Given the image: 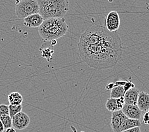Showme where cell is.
<instances>
[{"label":"cell","mask_w":149,"mask_h":132,"mask_svg":"<svg viewBox=\"0 0 149 132\" xmlns=\"http://www.w3.org/2000/svg\"><path fill=\"white\" fill-rule=\"evenodd\" d=\"M5 130V128L3 127V125L2 123L1 122V121H0V132H3Z\"/></svg>","instance_id":"27"},{"label":"cell","mask_w":149,"mask_h":132,"mask_svg":"<svg viewBox=\"0 0 149 132\" xmlns=\"http://www.w3.org/2000/svg\"><path fill=\"white\" fill-rule=\"evenodd\" d=\"M39 5L36 0H22L16 2L15 13L21 19L34 14L39 13Z\"/></svg>","instance_id":"4"},{"label":"cell","mask_w":149,"mask_h":132,"mask_svg":"<svg viewBox=\"0 0 149 132\" xmlns=\"http://www.w3.org/2000/svg\"><path fill=\"white\" fill-rule=\"evenodd\" d=\"M39 13L47 20L62 18L69 11V2L67 0H38Z\"/></svg>","instance_id":"3"},{"label":"cell","mask_w":149,"mask_h":132,"mask_svg":"<svg viewBox=\"0 0 149 132\" xmlns=\"http://www.w3.org/2000/svg\"><path fill=\"white\" fill-rule=\"evenodd\" d=\"M134 87H135V86H134V83H133L132 82H131V78H130V81H126L125 85L123 86L124 90H125V92L127 91V90H129L130 89L132 88H134Z\"/></svg>","instance_id":"21"},{"label":"cell","mask_w":149,"mask_h":132,"mask_svg":"<svg viewBox=\"0 0 149 132\" xmlns=\"http://www.w3.org/2000/svg\"><path fill=\"white\" fill-rule=\"evenodd\" d=\"M8 99L10 105H22L23 102V97L22 95L17 91L10 93L8 96Z\"/></svg>","instance_id":"12"},{"label":"cell","mask_w":149,"mask_h":132,"mask_svg":"<svg viewBox=\"0 0 149 132\" xmlns=\"http://www.w3.org/2000/svg\"><path fill=\"white\" fill-rule=\"evenodd\" d=\"M4 115H9L8 105L6 104L0 105V116Z\"/></svg>","instance_id":"19"},{"label":"cell","mask_w":149,"mask_h":132,"mask_svg":"<svg viewBox=\"0 0 149 132\" xmlns=\"http://www.w3.org/2000/svg\"><path fill=\"white\" fill-rule=\"evenodd\" d=\"M42 57L47 59L48 62L52 59V53H54V49H51L49 47H45L42 48L41 50Z\"/></svg>","instance_id":"18"},{"label":"cell","mask_w":149,"mask_h":132,"mask_svg":"<svg viewBox=\"0 0 149 132\" xmlns=\"http://www.w3.org/2000/svg\"><path fill=\"white\" fill-rule=\"evenodd\" d=\"M125 100H124V97H120L116 99V105L118 110H122L124 105H125Z\"/></svg>","instance_id":"20"},{"label":"cell","mask_w":149,"mask_h":132,"mask_svg":"<svg viewBox=\"0 0 149 132\" xmlns=\"http://www.w3.org/2000/svg\"><path fill=\"white\" fill-rule=\"evenodd\" d=\"M113 87H114V83H111L108 84L107 86L105 87V89L107 90H111Z\"/></svg>","instance_id":"25"},{"label":"cell","mask_w":149,"mask_h":132,"mask_svg":"<svg viewBox=\"0 0 149 132\" xmlns=\"http://www.w3.org/2000/svg\"><path fill=\"white\" fill-rule=\"evenodd\" d=\"M105 108L110 112H115L118 110L116 105V99L109 98L105 103Z\"/></svg>","instance_id":"15"},{"label":"cell","mask_w":149,"mask_h":132,"mask_svg":"<svg viewBox=\"0 0 149 132\" xmlns=\"http://www.w3.org/2000/svg\"><path fill=\"white\" fill-rule=\"evenodd\" d=\"M141 126V123L140 120L136 119H131L127 118L125 123H124L123 127H122V131H125L126 130L131 129V128H133L135 127H140Z\"/></svg>","instance_id":"13"},{"label":"cell","mask_w":149,"mask_h":132,"mask_svg":"<svg viewBox=\"0 0 149 132\" xmlns=\"http://www.w3.org/2000/svg\"><path fill=\"white\" fill-rule=\"evenodd\" d=\"M149 116H148V112H145V113L143 115L142 117V122L145 124H148L149 123Z\"/></svg>","instance_id":"22"},{"label":"cell","mask_w":149,"mask_h":132,"mask_svg":"<svg viewBox=\"0 0 149 132\" xmlns=\"http://www.w3.org/2000/svg\"><path fill=\"white\" fill-rule=\"evenodd\" d=\"M140 91L135 87L130 89L124 95L125 103L127 105H136L137 99Z\"/></svg>","instance_id":"11"},{"label":"cell","mask_w":149,"mask_h":132,"mask_svg":"<svg viewBox=\"0 0 149 132\" xmlns=\"http://www.w3.org/2000/svg\"><path fill=\"white\" fill-rule=\"evenodd\" d=\"M127 117L121 110L112 112L111 125L113 132H122V127Z\"/></svg>","instance_id":"7"},{"label":"cell","mask_w":149,"mask_h":132,"mask_svg":"<svg viewBox=\"0 0 149 132\" xmlns=\"http://www.w3.org/2000/svg\"><path fill=\"white\" fill-rule=\"evenodd\" d=\"M136 105L141 112H148L149 109V95L145 91H140Z\"/></svg>","instance_id":"10"},{"label":"cell","mask_w":149,"mask_h":132,"mask_svg":"<svg viewBox=\"0 0 149 132\" xmlns=\"http://www.w3.org/2000/svg\"><path fill=\"white\" fill-rule=\"evenodd\" d=\"M121 110L127 118L131 119L140 120L142 115V112L136 105L125 104Z\"/></svg>","instance_id":"8"},{"label":"cell","mask_w":149,"mask_h":132,"mask_svg":"<svg viewBox=\"0 0 149 132\" xmlns=\"http://www.w3.org/2000/svg\"><path fill=\"white\" fill-rule=\"evenodd\" d=\"M126 83V81H118L114 83V87H123Z\"/></svg>","instance_id":"24"},{"label":"cell","mask_w":149,"mask_h":132,"mask_svg":"<svg viewBox=\"0 0 149 132\" xmlns=\"http://www.w3.org/2000/svg\"><path fill=\"white\" fill-rule=\"evenodd\" d=\"M122 132H141V130L140 127H135L133 128H131V129L126 130L125 131H123Z\"/></svg>","instance_id":"23"},{"label":"cell","mask_w":149,"mask_h":132,"mask_svg":"<svg viewBox=\"0 0 149 132\" xmlns=\"http://www.w3.org/2000/svg\"><path fill=\"white\" fill-rule=\"evenodd\" d=\"M80 59L95 69L114 67L122 58L123 43L118 32L95 25L81 34L77 44Z\"/></svg>","instance_id":"1"},{"label":"cell","mask_w":149,"mask_h":132,"mask_svg":"<svg viewBox=\"0 0 149 132\" xmlns=\"http://www.w3.org/2000/svg\"><path fill=\"white\" fill-rule=\"evenodd\" d=\"M8 109H9V116H10L11 118H12V117L15 115H16L17 114L19 113L20 112H22V105H9Z\"/></svg>","instance_id":"17"},{"label":"cell","mask_w":149,"mask_h":132,"mask_svg":"<svg viewBox=\"0 0 149 132\" xmlns=\"http://www.w3.org/2000/svg\"><path fill=\"white\" fill-rule=\"evenodd\" d=\"M105 28L109 32H117L120 27V17L116 10L109 12L105 18Z\"/></svg>","instance_id":"5"},{"label":"cell","mask_w":149,"mask_h":132,"mask_svg":"<svg viewBox=\"0 0 149 132\" xmlns=\"http://www.w3.org/2000/svg\"><path fill=\"white\" fill-rule=\"evenodd\" d=\"M69 30V26L64 19L54 18L44 20L43 22L39 27L38 32L40 36L46 41L52 40L65 36Z\"/></svg>","instance_id":"2"},{"label":"cell","mask_w":149,"mask_h":132,"mask_svg":"<svg viewBox=\"0 0 149 132\" xmlns=\"http://www.w3.org/2000/svg\"><path fill=\"white\" fill-rule=\"evenodd\" d=\"M50 43H51V46H54L57 43V42H56V40H52L50 41Z\"/></svg>","instance_id":"28"},{"label":"cell","mask_w":149,"mask_h":132,"mask_svg":"<svg viewBox=\"0 0 149 132\" xmlns=\"http://www.w3.org/2000/svg\"><path fill=\"white\" fill-rule=\"evenodd\" d=\"M44 19L40 13L34 14L30 15L24 19V24L25 26L30 28L39 27L42 23L43 22Z\"/></svg>","instance_id":"9"},{"label":"cell","mask_w":149,"mask_h":132,"mask_svg":"<svg viewBox=\"0 0 149 132\" xmlns=\"http://www.w3.org/2000/svg\"><path fill=\"white\" fill-rule=\"evenodd\" d=\"M111 97L112 98H119L120 97H124L125 91L124 90L123 87H113L111 90Z\"/></svg>","instance_id":"14"},{"label":"cell","mask_w":149,"mask_h":132,"mask_svg":"<svg viewBox=\"0 0 149 132\" xmlns=\"http://www.w3.org/2000/svg\"><path fill=\"white\" fill-rule=\"evenodd\" d=\"M5 132H16V130L14 129L13 127H11V128H7V129H6Z\"/></svg>","instance_id":"26"},{"label":"cell","mask_w":149,"mask_h":132,"mask_svg":"<svg viewBox=\"0 0 149 132\" xmlns=\"http://www.w3.org/2000/svg\"><path fill=\"white\" fill-rule=\"evenodd\" d=\"M0 121L2 123L5 129L12 127V119L9 115H4L0 116Z\"/></svg>","instance_id":"16"},{"label":"cell","mask_w":149,"mask_h":132,"mask_svg":"<svg viewBox=\"0 0 149 132\" xmlns=\"http://www.w3.org/2000/svg\"><path fill=\"white\" fill-rule=\"evenodd\" d=\"M12 126L15 130H22L30 124V117L24 112H20L12 117Z\"/></svg>","instance_id":"6"}]
</instances>
